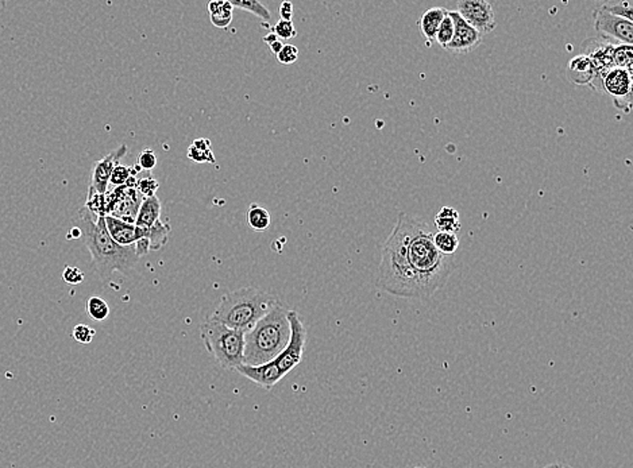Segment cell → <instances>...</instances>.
<instances>
[{
    "label": "cell",
    "instance_id": "cell-27",
    "mask_svg": "<svg viewBox=\"0 0 633 468\" xmlns=\"http://www.w3.org/2000/svg\"><path fill=\"white\" fill-rule=\"evenodd\" d=\"M138 171V166L130 168V166H123L119 163V165L114 169L113 174H111L110 184H113L116 188H118V186H124L129 183L130 179L137 176V171Z\"/></svg>",
    "mask_w": 633,
    "mask_h": 468
},
{
    "label": "cell",
    "instance_id": "cell-25",
    "mask_svg": "<svg viewBox=\"0 0 633 468\" xmlns=\"http://www.w3.org/2000/svg\"><path fill=\"white\" fill-rule=\"evenodd\" d=\"M613 62L614 67H620V69L628 70V72H630V74H632V46L621 45V44H620V45L614 46Z\"/></svg>",
    "mask_w": 633,
    "mask_h": 468
},
{
    "label": "cell",
    "instance_id": "cell-38",
    "mask_svg": "<svg viewBox=\"0 0 633 468\" xmlns=\"http://www.w3.org/2000/svg\"><path fill=\"white\" fill-rule=\"evenodd\" d=\"M285 44L282 43L281 40L276 41V43L272 44V45H269V48H271V52L273 54H279L280 52L282 51V48H284Z\"/></svg>",
    "mask_w": 633,
    "mask_h": 468
},
{
    "label": "cell",
    "instance_id": "cell-4",
    "mask_svg": "<svg viewBox=\"0 0 633 468\" xmlns=\"http://www.w3.org/2000/svg\"><path fill=\"white\" fill-rule=\"evenodd\" d=\"M289 337L288 309L277 303L245 335V365L258 366L272 362L287 347Z\"/></svg>",
    "mask_w": 633,
    "mask_h": 468
},
{
    "label": "cell",
    "instance_id": "cell-39",
    "mask_svg": "<svg viewBox=\"0 0 633 468\" xmlns=\"http://www.w3.org/2000/svg\"><path fill=\"white\" fill-rule=\"evenodd\" d=\"M68 239L69 241H71V239H82V231H80L76 226H74L71 231H69Z\"/></svg>",
    "mask_w": 633,
    "mask_h": 468
},
{
    "label": "cell",
    "instance_id": "cell-35",
    "mask_svg": "<svg viewBox=\"0 0 633 468\" xmlns=\"http://www.w3.org/2000/svg\"><path fill=\"white\" fill-rule=\"evenodd\" d=\"M62 280L68 285H80L84 281V273L79 267L67 266L62 273Z\"/></svg>",
    "mask_w": 633,
    "mask_h": 468
},
{
    "label": "cell",
    "instance_id": "cell-41",
    "mask_svg": "<svg viewBox=\"0 0 633 468\" xmlns=\"http://www.w3.org/2000/svg\"><path fill=\"white\" fill-rule=\"evenodd\" d=\"M542 468H573L572 465L562 464V463H552V464L546 465V467Z\"/></svg>",
    "mask_w": 633,
    "mask_h": 468
},
{
    "label": "cell",
    "instance_id": "cell-9",
    "mask_svg": "<svg viewBox=\"0 0 633 468\" xmlns=\"http://www.w3.org/2000/svg\"><path fill=\"white\" fill-rule=\"evenodd\" d=\"M594 28L597 33L609 40L617 41L621 45L632 46L633 44V23L614 17L611 12H606L605 7L596 10L593 14Z\"/></svg>",
    "mask_w": 633,
    "mask_h": 468
},
{
    "label": "cell",
    "instance_id": "cell-3",
    "mask_svg": "<svg viewBox=\"0 0 633 468\" xmlns=\"http://www.w3.org/2000/svg\"><path fill=\"white\" fill-rule=\"evenodd\" d=\"M408 266L414 275L417 298H428L442 290L455 269V262L435 247L434 234L424 223L409 243Z\"/></svg>",
    "mask_w": 633,
    "mask_h": 468
},
{
    "label": "cell",
    "instance_id": "cell-22",
    "mask_svg": "<svg viewBox=\"0 0 633 468\" xmlns=\"http://www.w3.org/2000/svg\"><path fill=\"white\" fill-rule=\"evenodd\" d=\"M170 226L163 225L161 220H158L153 227L147 228V239L150 242V250H160L168 243V234H170Z\"/></svg>",
    "mask_w": 633,
    "mask_h": 468
},
{
    "label": "cell",
    "instance_id": "cell-7",
    "mask_svg": "<svg viewBox=\"0 0 633 468\" xmlns=\"http://www.w3.org/2000/svg\"><path fill=\"white\" fill-rule=\"evenodd\" d=\"M288 320L290 324L289 342L284 351L274 361H272L282 377H287L290 371L295 370L302 363L305 339H307V331H305V324L298 317L297 312L288 311Z\"/></svg>",
    "mask_w": 633,
    "mask_h": 468
},
{
    "label": "cell",
    "instance_id": "cell-15",
    "mask_svg": "<svg viewBox=\"0 0 633 468\" xmlns=\"http://www.w3.org/2000/svg\"><path fill=\"white\" fill-rule=\"evenodd\" d=\"M567 77L573 84L580 85V87L591 85V83L596 79V70H594L590 59L580 54V56L570 59L569 65H567Z\"/></svg>",
    "mask_w": 633,
    "mask_h": 468
},
{
    "label": "cell",
    "instance_id": "cell-12",
    "mask_svg": "<svg viewBox=\"0 0 633 468\" xmlns=\"http://www.w3.org/2000/svg\"><path fill=\"white\" fill-rule=\"evenodd\" d=\"M450 15L454 22V36L453 40L448 44L447 51L456 54H464L479 48L482 43L481 34L464 22L459 17L458 12H450Z\"/></svg>",
    "mask_w": 633,
    "mask_h": 468
},
{
    "label": "cell",
    "instance_id": "cell-14",
    "mask_svg": "<svg viewBox=\"0 0 633 468\" xmlns=\"http://www.w3.org/2000/svg\"><path fill=\"white\" fill-rule=\"evenodd\" d=\"M237 373L241 376L245 377V378L250 379L254 384L258 385V386L265 387V389H273L280 381H281L284 377L280 373L279 369L273 365V362L264 363V365L258 366H249L243 365L238 368Z\"/></svg>",
    "mask_w": 633,
    "mask_h": 468
},
{
    "label": "cell",
    "instance_id": "cell-32",
    "mask_svg": "<svg viewBox=\"0 0 633 468\" xmlns=\"http://www.w3.org/2000/svg\"><path fill=\"white\" fill-rule=\"evenodd\" d=\"M96 331L91 329L90 326H85V324H77L72 332V337L76 342L82 343V345H90L92 343L93 337H95Z\"/></svg>",
    "mask_w": 633,
    "mask_h": 468
},
{
    "label": "cell",
    "instance_id": "cell-20",
    "mask_svg": "<svg viewBox=\"0 0 633 468\" xmlns=\"http://www.w3.org/2000/svg\"><path fill=\"white\" fill-rule=\"evenodd\" d=\"M189 160L194 161V163H215V155L211 150V142L206 138H200V139H194L191 147H188Z\"/></svg>",
    "mask_w": 633,
    "mask_h": 468
},
{
    "label": "cell",
    "instance_id": "cell-10",
    "mask_svg": "<svg viewBox=\"0 0 633 468\" xmlns=\"http://www.w3.org/2000/svg\"><path fill=\"white\" fill-rule=\"evenodd\" d=\"M603 90L613 98L617 108L629 113L632 106V74L620 67L609 70L604 77Z\"/></svg>",
    "mask_w": 633,
    "mask_h": 468
},
{
    "label": "cell",
    "instance_id": "cell-34",
    "mask_svg": "<svg viewBox=\"0 0 633 468\" xmlns=\"http://www.w3.org/2000/svg\"><path fill=\"white\" fill-rule=\"evenodd\" d=\"M157 166V155L150 149L142 150L138 157V168L142 171H153Z\"/></svg>",
    "mask_w": 633,
    "mask_h": 468
},
{
    "label": "cell",
    "instance_id": "cell-18",
    "mask_svg": "<svg viewBox=\"0 0 633 468\" xmlns=\"http://www.w3.org/2000/svg\"><path fill=\"white\" fill-rule=\"evenodd\" d=\"M210 20L215 28H227L233 22V10L230 2H210L207 4Z\"/></svg>",
    "mask_w": 633,
    "mask_h": 468
},
{
    "label": "cell",
    "instance_id": "cell-24",
    "mask_svg": "<svg viewBox=\"0 0 633 468\" xmlns=\"http://www.w3.org/2000/svg\"><path fill=\"white\" fill-rule=\"evenodd\" d=\"M231 6L237 7V9L245 10V12H251V14L258 17L262 20H271L272 15L269 10L264 6V4H259L257 0H230Z\"/></svg>",
    "mask_w": 633,
    "mask_h": 468
},
{
    "label": "cell",
    "instance_id": "cell-11",
    "mask_svg": "<svg viewBox=\"0 0 633 468\" xmlns=\"http://www.w3.org/2000/svg\"><path fill=\"white\" fill-rule=\"evenodd\" d=\"M127 153V145H122L118 149L113 150L110 155H106L102 160L95 163L91 176L90 191L99 194H106L110 186L111 174L114 169L119 165Z\"/></svg>",
    "mask_w": 633,
    "mask_h": 468
},
{
    "label": "cell",
    "instance_id": "cell-21",
    "mask_svg": "<svg viewBox=\"0 0 633 468\" xmlns=\"http://www.w3.org/2000/svg\"><path fill=\"white\" fill-rule=\"evenodd\" d=\"M271 213L266 208L258 204H251L248 210L249 227L257 233H264L271 227Z\"/></svg>",
    "mask_w": 633,
    "mask_h": 468
},
{
    "label": "cell",
    "instance_id": "cell-30",
    "mask_svg": "<svg viewBox=\"0 0 633 468\" xmlns=\"http://www.w3.org/2000/svg\"><path fill=\"white\" fill-rule=\"evenodd\" d=\"M272 33L276 34L280 40H290V38L296 37L297 33H296L295 25H293L292 20H280L279 22L274 25Z\"/></svg>",
    "mask_w": 633,
    "mask_h": 468
},
{
    "label": "cell",
    "instance_id": "cell-16",
    "mask_svg": "<svg viewBox=\"0 0 633 468\" xmlns=\"http://www.w3.org/2000/svg\"><path fill=\"white\" fill-rule=\"evenodd\" d=\"M447 10L443 7H432L423 14L419 20V28L422 30L423 37L427 41V45H432L437 38L438 28L442 23L443 18L447 15Z\"/></svg>",
    "mask_w": 633,
    "mask_h": 468
},
{
    "label": "cell",
    "instance_id": "cell-37",
    "mask_svg": "<svg viewBox=\"0 0 633 468\" xmlns=\"http://www.w3.org/2000/svg\"><path fill=\"white\" fill-rule=\"evenodd\" d=\"M134 246H136V253L138 258H141L142 256H146L150 251V242L147 238L141 239Z\"/></svg>",
    "mask_w": 633,
    "mask_h": 468
},
{
    "label": "cell",
    "instance_id": "cell-8",
    "mask_svg": "<svg viewBox=\"0 0 633 468\" xmlns=\"http://www.w3.org/2000/svg\"><path fill=\"white\" fill-rule=\"evenodd\" d=\"M456 7L459 17L481 36L492 33L497 28L492 4L487 0H461Z\"/></svg>",
    "mask_w": 633,
    "mask_h": 468
},
{
    "label": "cell",
    "instance_id": "cell-40",
    "mask_svg": "<svg viewBox=\"0 0 633 468\" xmlns=\"http://www.w3.org/2000/svg\"><path fill=\"white\" fill-rule=\"evenodd\" d=\"M279 40L280 38L277 37L274 33H269L268 36H265L264 37V43L266 44V45H272V44L276 43V41Z\"/></svg>",
    "mask_w": 633,
    "mask_h": 468
},
{
    "label": "cell",
    "instance_id": "cell-28",
    "mask_svg": "<svg viewBox=\"0 0 633 468\" xmlns=\"http://www.w3.org/2000/svg\"><path fill=\"white\" fill-rule=\"evenodd\" d=\"M454 36V22L453 18H451L450 12H447L445 18H443L442 23H440L439 28H438L437 41L439 46L443 49H447L448 44L453 40Z\"/></svg>",
    "mask_w": 633,
    "mask_h": 468
},
{
    "label": "cell",
    "instance_id": "cell-36",
    "mask_svg": "<svg viewBox=\"0 0 633 468\" xmlns=\"http://www.w3.org/2000/svg\"><path fill=\"white\" fill-rule=\"evenodd\" d=\"M293 4L290 2H282L281 6H280V17L282 20H292L293 18Z\"/></svg>",
    "mask_w": 633,
    "mask_h": 468
},
{
    "label": "cell",
    "instance_id": "cell-33",
    "mask_svg": "<svg viewBox=\"0 0 633 468\" xmlns=\"http://www.w3.org/2000/svg\"><path fill=\"white\" fill-rule=\"evenodd\" d=\"M277 59H279L280 64L282 65H292L295 64L298 59V49L295 45H284L282 51L277 54Z\"/></svg>",
    "mask_w": 633,
    "mask_h": 468
},
{
    "label": "cell",
    "instance_id": "cell-29",
    "mask_svg": "<svg viewBox=\"0 0 633 468\" xmlns=\"http://www.w3.org/2000/svg\"><path fill=\"white\" fill-rule=\"evenodd\" d=\"M604 7H605L606 12H611L614 17L622 18V20L633 23V7L629 2H621V4H605Z\"/></svg>",
    "mask_w": 633,
    "mask_h": 468
},
{
    "label": "cell",
    "instance_id": "cell-5",
    "mask_svg": "<svg viewBox=\"0 0 633 468\" xmlns=\"http://www.w3.org/2000/svg\"><path fill=\"white\" fill-rule=\"evenodd\" d=\"M277 303L276 297L269 293L249 286L226 293L210 319L246 335Z\"/></svg>",
    "mask_w": 633,
    "mask_h": 468
},
{
    "label": "cell",
    "instance_id": "cell-17",
    "mask_svg": "<svg viewBox=\"0 0 633 468\" xmlns=\"http://www.w3.org/2000/svg\"><path fill=\"white\" fill-rule=\"evenodd\" d=\"M161 202L157 196L147 197L142 202L134 225L141 228H150L160 220Z\"/></svg>",
    "mask_w": 633,
    "mask_h": 468
},
{
    "label": "cell",
    "instance_id": "cell-19",
    "mask_svg": "<svg viewBox=\"0 0 633 468\" xmlns=\"http://www.w3.org/2000/svg\"><path fill=\"white\" fill-rule=\"evenodd\" d=\"M435 226L439 233H458L461 230L458 210L451 207H443L435 218Z\"/></svg>",
    "mask_w": 633,
    "mask_h": 468
},
{
    "label": "cell",
    "instance_id": "cell-31",
    "mask_svg": "<svg viewBox=\"0 0 633 468\" xmlns=\"http://www.w3.org/2000/svg\"><path fill=\"white\" fill-rule=\"evenodd\" d=\"M158 188H160V184H158L157 179L153 178V177L139 179L138 183H137V191L141 194L144 199L155 196V192L158 191Z\"/></svg>",
    "mask_w": 633,
    "mask_h": 468
},
{
    "label": "cell",
    "instance_id": "cell-1",
    "mask_svg": "<svg viewBox=\"0 0 633 468\" xmlns=\"http://www.w3.org/2000/svg\"><path fill=\"white\" fill-rule=\"evenodd\" d=\"M424 222L400 212L396 225L384 244L377 286L397 297L417 298L414 275L408 266V247Z\"/></svg>",
    "mask_w": 633,
    "mask_h": 468
},
{
    "label": "cell",
    "instance_id": "cell-26",
    "mask_svg": "<svg viewBox=\"0 0 633 468\" xmlns=\"http://www.w3.org/2000/svg\"><path fill=\"white\" fill-rule=\"evenodd\" d=\"M87 313L96 321H103L110 316V306L103 298L91 297L87 301Z\"/></svg>",
    "mask_w": 633,
    "mask_h": 468
},
{
    "label": "cell",
    "instance_id": "cell-6",
    "mask_svg": "<svg viewBox=\"0 0 633 468\" xmlns=\"http://www.w3.org/2000/svg\"><path fill=\"white\" fill-rule=\"evenodd\" d=\"M200 337L207 351L227 370L245 365V334L231 329L222 322L209 319L200 327Z\"/></svg>",
    "mask_w": 633,
    "mask_h": 468
},
{
    "label": "cell",
    "instance_id": "cell-23",
    "mask_svg": "<svg viewBox=\"0 0 633 468\" xmlns=\"http://www.w3.org/2000/svg\"><path fill=\"white\" fill-rule=\"evenodd\" d=\"M434 244L440 253L451 257L459 247V239L456 234L438 233L434 234Z\"/></svg>",
    "mask_w": 633,
    "mask_h": 468
},
{
    "label": "cell",
    "instance_id": "cell-13",
    "mask_svg": "<svg viewBox=\"0 0 633 468\" xmlns=\"http://www.w3.org/2000/svg\"><path fill=\"white\" fill-rule=\"evenodd\" d=\"M106 227L111 238L121 244V246H132L141 239L147 238V228H141L138 226L131 225V223L122 222V220L113 218V216H106Z\"/></svg>",
    "mask_w": 633,
    "mask_h": 468
},
{
    "label": "cell",
    "instance_id": "cell-2",
    "mask_svg": "<svg viewBox=\"0 0 633 468\" xmlns=\"http://www.w3.org/2000/svg\"><path fill=\"white\" fill-rule=\"evenodd\" d=\"M75 226L82 231L83 242L90 250L96 273L103 281L108 280L114 273L129 274L138 264L136 246L116 243L108 234L103 216H96L88 208H82Z\"/></svg>",
    "mask_w": 633,
    "mask_h": 468
},
{
    "label": "cell",
    "instance_id": "cell-42",
    "mask_svg": "<svg viewBox=\"0 0 633 468\" xmlns=\"http://www.w3.org/2000/svg\"><path fill=\"white\" fill-rule=\"evenodd\" d=\"M415 468H425V467H415Z\"/></svg>",
    "mask_w": 633,
    "mask_h": 468
}]
</instances>
